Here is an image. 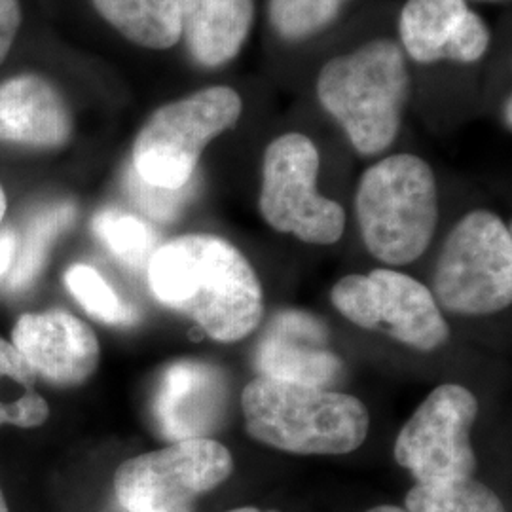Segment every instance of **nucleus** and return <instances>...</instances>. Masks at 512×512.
<instances>
[{
	"instance_id": "obj_9",
	"label": "nucleus",
	"mask_w": 512,
	"mask_h": 512,
	"mask_svg": "<svg viewBox=\"0 0 512 512\" xmlns=\"http://www.w3.org/2000/svg\"><path fill=\"white\" fill-rule=\"evenodd\" d=\"M478 414L475 395L458 384L439 385L406 421L395 459L421 486H444L473 478L476 456L471 429Z\"/></svg>"
},
{
	"instance_id": "obj_21",
	"label": "nucleus",
	"mask_w": 512,
	"mask_h": 512,
	"mask_svg": "<svg viewBox=\"0 0 512 512\" xmlns=\"http://www.w3.org/2000/svg\"><path fill=\"white\" fill-rule=\"evenodd\" d=\"M408 512H505L492 488L475 478L444 486L416 484L406 495Z\"/></svg>"
},
{
	"instance_id": "obj_26",
	"label": "nucleus",
	"mask_w": 512,
	"mask_h": 512,
	"mask_svg": "<svg viewBox=\"0 0 512 512\" xmlns=\"http://www.w3.org/2000/svg\"><path fill=\"white\" fill-rule=\"evenodd\" d=\"M19 236L14 230H2L0 232V281L6 279L12 266H14V258L18 251Z\"/></svg>"
},
{
	"instance_id": "obj_28",
	"label": "nucleus",
	"mask_w": 512,
	"mask_h": 512,
	"mask_svg": "<svg viewBox=\"0 0 512 512\" xmlns=\"http://www.w3.org/2000/svg\"><path fill=\"white\" fill-rule=\"evenodd\" d=\"M366 512H408L406 509H399V507H393V505H380V507H374L370 511Z\"/></svg>"
},
{
	"instance_id": "obj_1",
	"label": "nucleus",
	"mask_w": 512,
	"mask_h": 512,
	"mask_svg": "<svg viewBox=\"0 0 512 512\" xmlns=\"http://www.w3.org/2000/svg\"><path fill=\"white\" fill-rule=\"evenodd\" d=\"M147 272L152 294L217 342H238L260 325V281L226 239L209 234L171 239L150 256Z\"/></svg>"
},
{
	"instance_id": "obj_10",
	"label": "nucleus",
	"mask_w": 512,
	"mask_h": 512,
	"mask_svg": "<svg viewBox=\"0 0 512 512\" xmlns=\"http://www.w3.org/2000/svg\"><path fill=\"white\" fill-rule=\"evenodd\" d=\"M330 298L353 325L382 332L410 348L433 351L450 336L435 296L401 272L348 275L334 285Z\"/></svg>"
},
{
	"instance_id": "obj_24",
	"label": "nucleus",
	"mask_w": 512,
	"mask_h": 512,
	"mask_svg": "<svg viewBox=\"0 0 512 512\" xmlns=\"http://www.w3.org/2000/svg\"><path fill=\"white\" fill-rule=\"evenodd\" d=\"M126 190L133 203L148 215L150 219L158 222H171L179 219L186 203L190 202L196 194V179L184 184L183 188H162L143 181L133 167L126 173Z\"/></svg>"
},
{
	"instance_id": "obj_27",
	"label": "nucleus",
	"mask_w": 512,
	"mask_h": 512,
	"mask_svg": "<svg viewBox=\"0 0 512 512\" xmlns=\"http://www.w3.org/2000/svg\"><path fill=\"white\" fill-rule=\"evenodd\" d=\"M511 95L507 97V101H505V105H503V118H505V122H507V128H512V116H511Z\"/></svg>"
},
{
	"instance_id": "obj_31",
	"label": "nucleus",
	"mask_w": 512,
	"mask_h": 512,
	"mask_svg": "<svg viewBox=\"0 0 512 512\" xmlns=\"http://www.w3.org/2000/svg\"><path fill=\"white\" fill-rule=\"evenodd\" d=\"M0 512H10L8 511V505H6V499H4L2 490H0Z\"/></svg>"
},
{
	"instance_id": "obj_19",
	"label": "nucleus",
	"mask_w": 512,
	"mask_h": 512,
	"mask_svg": "<svg viewBox=\"0 0 512 512\" xmlns=\"http://www.w3.org/2000/svg\"><path fill=\"white\" fill-rule=\"evenodd\" d=\"M74 217L73 203H57L29 222L25 234L19 238L14 266L6 277L8 289L23 291L37 279L55 239L73 224Z\"/></svg>"
},
{
	"instance_id": "obj_11",
	"label": "nucleus",
	"mask_w": 512,
	"mask_h": 512,
	"mask_svg": "<svg viewBox=\"0 0 512 512\" xmlns=\"http://www.w3.org/2000/svg\"><path fill=\"white\" fill-rule=\"evenodd\" d=\"M228 382L217 366L177 361L167 366L152 397V416L167 440L209 439L226 418Z\"/></svg>"
},
{
	"instance_id": "obj_18",
	"label": "nucleus",
	"mask_w": 512,
	"mask_h": 512,
	"mask_svg": "<svg viewBox=\"0 0 512 512\" xmlns=\"http://www.w3.org/2000/svg\"><path fill=\"white\" fill-rule=\"evenodd\" d=\"M35 384V370L12 342L0 338V427L33 429L48 420L50 406Z\"/></svg>"
},
{
	"instance_id": "obj_20",
	"label": "nucleus",
	"mask_w": 512,
	"mask_h": 512,
	"mask_svg": "<svg viewBox=\"0 0 512 512\" xmlns=\"http://www.w3.org/2000/svg\"><path fill=\"white\" fill-rule=\"evenodd\" d=\"M93 234L131 270H143L158 249L156 232L133 215L118 209H105L93 219Z\"/></svg>"
},
{
	"instance_id": "obj_4",
	"label": "nucleus",
	"mask_w": 512,
	"mask_h": 512,
	"mask_svg": "<svg viewBox=\"0 0 512 512\" xmlns=\"http://www.w3.org/2000/svg\"><path fill=\"white\" fill-rule=\"evenodd\" d=\"M355 207L370 255L393 266L410 264L425 253L437 228L435 173L414 154L384 158L363 173Z\"/></svg>"
},
{
	"instance_id": "obj_22",
	"label": "nucleus",
	"mask_w": 512,
	"mask_h": 512,
	"mask_svg": "<svg viewBox=\"0 0 512 512\" xmlns=\"http://www.w3.org/2000/svg\"><path fill=\"white\" fill-rule=\"evenodd\" d=\"M65 285L82 308L107 325H131L137 321V311L124 302L95 268L74 264L65 274Z\"/></svg>"
},
{
	"instance_id": "obj_23",
	"label": "nucleus",
	"mask_w": 512,
	"mask_h": 512,
	"mask_svg": "<svg viewBox=\"0 0 512 512\" xmlns=\"http://www.w3.org/2000/svg\"><path fill=\"white\" fill-rule=\"evenodd\" d=\"M346 0H270L268 14L275 33L285 40H304L327 29Z\"/></svg>"
},
{
	"instance_id": "obj_17",
	"label": "nucleus",
	"mask_w": 512,
	"mask_h": 512,
	"mask_svg": "<svg viewBox=\"0 0 512 512\" xmlns=\"http://www.w3.org/2000/svg\"><path fill=\"white\" fill-rule=\"evenodd\" d=\"M101 18L137 46L169 50L181 40V0H92Z\"/></svg>"
},
{
	"instance_id": "obj_16",
	"label": "nucleus",
	"mask_w": 512,
	"mask_h": 512,
	"mask_svg": "<svg viewBox=\"0 0 512 512\" xmlns=\"http://www.w3.org/2000/svg\"><path fill=\"white\" fill-rule=\"evenodd\" d=\"M255 0H181V38L209 69L232 61L251 33Z\"/></svg>"
},
{
	"instance_id": "obj_7",
	"label": "nucleus",
	"mask_w": 512,
	"mask_h": 512,
	"mask_svg": "<svg viewBox=\"0 0 512 512\" xmlns=\"http://www.w3.org/2000/svg\"><path fill=\"white\" fill-rule=\"evenodd\" d=\"M232 471V454L217 440H179L124 461L114 475V494L128 512H194L198 499Z\"/></svg>"
},
{
	"instance_id": "obj_3",
	"label": "nucleus",
	"mask_w": 512,
	"mask_h": 512,
	"mask_svg": "<svg viewBox=\"0 0 512 512\" xmlns=\"http://www.w3.org/2000/svg\"><path fill=\"white\" fill-rule=\"evenodd\" d=\"M408 93L406 55L391 38L370 40L355 52L330 59L317 78L321 107L363 156H376L393 145Z\"/></svg>"
},
{
	"instance_id": "obj_12",
	"label": "nucleus",
	"mask_w": 512,
	"mask_h": 512,
	"mask_svg": "<svg viewBox=\"0 0 512 512\" xmlns=\"http://www.w3.org/2000/svg\"><path fill=\"white\" fill-rule=\"evenodd\" d=\"M404 55L420 65L480 61L492 33L467 0H408L399 18Z\"/></svg>"
},
{
	"instance_id": "obj_13",
	"label": "nucleus",
	"mask_w": 512,
	"mask_h": 512,
	"mask_svg": "<svg viewBox=\"0 0 512 512\" xmlns=\"http://www.w3.org/2000/svg\"><path fill=\"white\" fill-rule=\"evenodd\" d=\"M12 346L50 384L73 387L99 366V340L84 321L65 311L25 313L12 332Z\"/></svg>"
},
{
	"instance_id": "obj_29",
	"label": "nucleus",
	"mask_w": 512,
	"mask_h": 512,
	"mask_svg": "<svg viewBox=\"0 0 512 512\" xmlns=\"http://www.w3.org/2000/svg\"><path fill=\"white\" fill-rule=\"evenodd\" d=\"M4 215H6V194H4V190L0 186V224H2Z\"/></svg>"
},
{
	"instance_id": "obj_32",
	"label": "nucleus",
	"mask_w": 512,
	"mask_h": 512,
	"mask_svg": "<svg viewBox=\"0 0 512 512\" xmlns=\"http://www.w3.org/2000/svg\"><path fill=\"white\" fill-rule=\"evenodd\" d=\"M476 2H503V0H476Z\"/></svg>"
},
{
	"instance_id": "obj_30",
	"label": "nucleus",
	"mask_w": 512,
	"mask_h": 512,
	"mask_svg": "<svg viewBox=\"0 0 512 512\" xmlns=\"http://www.w3.org/2000/svg\"><path fill=\"white\" fill-rule=\"evenodd\" d=\"M228 512H279V511H260V509H255V507H241V509H234V511Z\"/></svg>"
},
{
	"instance_id": "obj_2",
	"label": "nucleus",
	"mask_w": 512,
	"mask_h": 512,
	"mask_svg": "<svg viewBox=\"0 0 512 512\" xmlns=\"http://www.w3.org/2000/svg\"><path fill=\"white\" fill-rule=\"evenodd\" d=\"M247 433L298 456H342L368 435L370 416L357 397L258 376L241 395Z\"/></svg>"
},
{
	"instance_id": "obj_14",
	"label": "nucleus",
	"mask_w": 512,
	"mask_h": 512,
	"mask_svg": "<svg viewBox=\"0 0 512 512\" xmlns=\"http://www.w3.org/2000/svg\"><path fill=\"white\" fill-rule=\"evenodd\" d=\"M258 376L327 389L344 372L329 348L325 327L304 311H281L264 330L255 351Z\"/></svg>"
},
{
	"instance_id": "obj_25",
	"label": "nucleus",
	"mask_w": 512,
	"mask_h": 512,
	"mask_svg": "<svg viewBox=\"0 0 512 512\" xmlns=\"http://www.w3.org/2000/svg\"><path fill=\"white\" fill-rule=\"evenodd\" d=\"M21 25L19 0H0V65L4 63Z\"/></svg>"
},
{
	"instance_id": "obj_15",
	"label": "nucleus",
	"mask_w": 512,
	"mask_h": 512,
	"mask_svg": "<svg viewBox=\"0 0 512 512\" xmlns=\"http://www.w3.org/2000/svg\"><path fill=\"white\" fill-rule=\"evenodd\" d=\"M71 135V110L52 82L38 74H21L0 84V141L57 148Z\"/></svg>"
},
{
	"instance_id": "obj_5",
	"label": "nucleus",
	"mask_w": 512,
	"mask_h": 512,
	"mask_svg": "<svg viewBox=\"0 0 512 512\" xmlns=\"http://www.w3.org/2000/svg\"><path fill=\"white\" fill-rule=\"evenodd\" d=\"M243 101L230 86H211L154 110L133 145L135 173L154 186L190 183L205 147L234 128Z\"/></svg>"
},
{
	"instance_id": "obj_6",
	"label": "nucleus",
	"mask_w": 512,
	"mask_h": 512,
	"mask_svg": "<svg viewBox=\"0 0 512 512\" xmlns=\"http://www.w3.org/2000/svg\"><path fill=\"white\" fill-rule=\"evenodd\" d=\"M440 306L459 315H490L512 302V236L492 211H473L454 226L435 270Z\"/></svg>"
},
{
	"instance_id": "obj_8",
	"label": "nucleus",
	"mask_w": 512,
	"mask_h": 512,
	"mask_svg": "<svg viewBox=\"0 0 512 512\" xmlns=\"http://www.w3.org/2000/svg\"><path fill=\"white\" fill-rule=\"evenodd\" d=\"M317 175L319 150L308 135L277 137L264 152L258 207L277 232L330 245L344 234L346 211L317 192Z\"/></svg>"
}]
</instances>
